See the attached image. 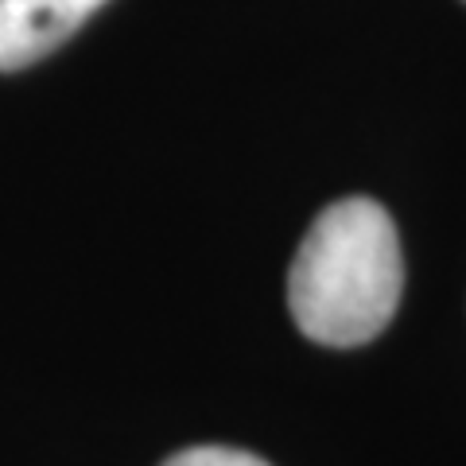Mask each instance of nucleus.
Instances as JSON below:
<instances>
[{"instance_id":"3","label":"nucleus","mask_w":466,"mask_h":466,"mask_svg":"<svg viewBox=\"0 0 466 466\" xmlns=\"http://www.w3.org/2000/svg\"><path fill=\"white\" fill-rule=\"evenodd\" d=\"M164 466H268V462L238 447H191L171 455Z\"/></svg>"},{"instance_id":"2","label":"nucleus","mask_w":466,"mask_h":466,"mask_svg":"<svg viewBox=\"0 0 466 466\" xmlns=\"http://www.w3.org/2000/svg\"><path fill=\"white\" fill-rule=\"evenodd\" d=\"M106 0H0V70H20L51 55Z\"/></svg>"},{"instance_id":"1","label":"nucleus","mask_w":466,"mask_h":466,"mask_svg":"<svg viewBox=\"0 0 466 466\" xmlns=\"http://www.w3.org/2000/svg\"><path fill=\"white\" fill-rule=\"evenodd\" d=\"M404 288L400 238L373 198H342L311 222L288 272L296 327L323 346H361L397 315Z\"/></svg>"}]
</instances>
